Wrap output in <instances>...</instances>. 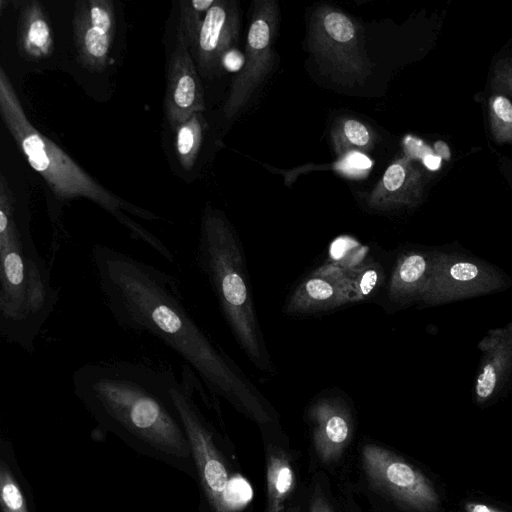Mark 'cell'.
<instances>
[{"mask_svg": "<svg viewBox=\"0 0 512 512\" xmlns=\"http://www.w3.org/2000/svg\"><path fill=\"white\" fill-rule=\"evenodd\" d=\"M0 333L33 352L37 336L52 314L58 293L49 269L26 227L17 218L15 199L0 177Z\"/></svg>", "mask_w": 512, "mask_h": 512, "instance_id": "3957f363", "label": "cell"}, {"mask_svg": "<svg viewBox=\"0 0 512 512\" xmlns=\"http://www.w3.org/2000/svg\"><path fill=\"white\" fill-rule=\"evenodd\" d=\"M492 87L495 93L512 97V59H503L495 65Z\"/></svg>", "mask_w": 512, "mask_h": 512, "instance_id": "cb8c5ba5", "label": "cell"}, {"mask_svg": "<svg viewBox=\"0 0 512 512\" xmlns=\"http://www.w3.org/2000/svg\"><path fill=\"white\" fill-rule=\"evenodd\" d=\"M511 286V277L501 268L458 244L445 245L438 247L434 271L419 305L450 304L502 292Z\"/></svg>", "mask_w": 512, "mask_h": 512, "instance_id": "52a82bcc", "label": "cell"}, {"mask_svg": "<svg viewBox=\"0 0 512 512\" xmlns=\"http://www.w3.org/2000/svg\"><path fill=\"white\" fill-rule=\"evenodd\" d=\"M331 139L335 153L344 156L351 152L371 151L376 134L370 126L359 119L343 117L335 122Z\"/></svg>", "mask_w": 512, "mask_h": 512, "instance_id": "ac0fdd59", "label": "cell"}, {"mask_svg": "<svg viewBox=\"0 0 512 512\" xmlns=\"http://www.w3.org/2000/svg\"><path fill=\"white\" fill-rule=\"evenodd\" d=\"M0 463V505L2 512H29L24 492L11 467Z\"/></svg>", "mask_w": 512, "mask_h": 512, "instance_id": "7402d4cb", "label": "cell"}, {"mask_svg": "<svg viewBox=\"0 0 512 512\" xmlns=\"http://www.w3.org/2000/svg\"><path fill=\"white\" fill-rule=\"evenodd\" d=\"M115 31V10L110 0L78 1L73 20V38L79 62L92 71L108 62Z\"/></svg>", "mask_w": 512, "mask_h": 512, "instance_id": "30bf717a", "label": "cell"}, {"mask_svg": "<svg viewBox=\"0 0 512 512\" xmlns=\"http://www.w3.org/2000/svg\"><path fill=\"white\" fill-rule=\"evenodd\" d=\"M434 152L438 155L442 160L450 159V149L445 142L438 141L434 144Z\"/></svg>", "mask_w": 512, "mask_h": 512, "instance_id": "f1b7e54d", "label": "cell"}, {"mask_svg": "<svg viewBox=\"0 0 512 512\" xmlns=\"http://www.w3.org/2000/svg\"><path fill=\"white\" fill-rule=\"evenodd\" d=\"M461 512H511L491 502L468 498L461 503Z\"/></svg>", "mask_w": 512, "mask_h": 512, "instance_id": "484cf974", "label": "cell"}, {"mask_svg": "<svg viewBox=\"0 0 512 512\" xmlns=\"http://www.w3.org/2000/svg\"><path fill=\"white\" fill-rule=\"evenodd\" d=\"M279 23V7L275 0H256L246 38L244 63L231 84L223 112L227 119L246 106L256 89L268 75L273 60V43Z\"/></svg>", "mask_w": 512, "mask_h": 512, "instance_id": "ba28073f", "label": "cell"}, {"mask_svg": "<svg viewBox=\"0 0 512 512\" xmlns=\"http://www.w3.org/2000/svg\"><path fill=\"white\" fill-rule=\"evenodd\" d=\"M0 114L30 166L42 176L58 200L86 197L112 213L136 239L147 243L154 250L161 248L160 239L126 216L122 210L147 220L157 219L158 216L108 191L56 143L37 130L27 118L3 67H0Z\"/></svg>", "mask_w": 512, "mask_h": 512, "instance_id": "277c9868", "label": "cell"}, {"mask_svg": "<svg viewBox=\"0 0 512 512\" xmlns=\"http://www.w3.org/2000/svg\"><path fill=\"white\" fill-rule=\"evenodd\" d=\"M244 63V57L235 50L228 51L222 58L221 66L228 71H235L242 68Z\"/></svg>", "mask_w": 512, "mask_h": 512, "instance_id": "83f0119b", "label": "cell"}, {"mask_svg": "<svg viewBox=\"0 0 512 512\" xmlns=\"http://www.w3.org/2000/svg\"><path fill=\"white\" fill-rule=\"evenodd\" d=\"M197 261L236 340L259 369L269 370L271 364L254 310L243 251L234 228L218 210L207 207L204 211Z\"/></svg>", "mask_w": 512, "mask_h": 512, "instance_id": "5b68a950", "label": "cell"}, {"mask_svg": "<svg viewBox=\"0 0 512 512\" xmlns=\"http://www.w3.org/2000/svg\"><path fill=\"white\" fill-rule=\"evenodd\" d=\"M204 119L201 113L193 114L175 128V150L184 170H191L201 148Z\"/></svg>", "mask_w": 512, "mask_h": 512, "instance_id": "d6986e66", "label": "cell"}, {"mask_svg": "<svg viewBox=\"0 0 512 512\" xmlns=\"http://www.w3.org/2000/svg\"><path fill=\"white\" fill-rule=\"evenodd\" d=\"M205 110L204 92L181 29L177 28L175 45L167 69L165 112L172 130L193 114Z\"/></svg>", "mask_w": 512, "mask_h": 512, "instance_id": "8fae6325", "label": "cell"}, {"mask_svg": "<svg viewBox=\"0 0 512 512\" xmlns=\"http://www.w3.org/2000/svg\"><path fill=\"white\" fill-rule=\"evenodd\" d=\"M17 45L23 57L42 60L54 50L53 33L49 17L38 1L25 2L20 8Z\"/></svg>", "mask_w": 512, "mask_h": 512, "instance_id": "e0dca14e", "label": "cell"}, {"mask_svg": "<svg viewBox=\"0 0 512 512\" xmlns=\"http://www.w3.org/2000/svg\"><path fill=\"white\" fill-rule=\"evenodd\" d=\"M307 42L323 73L347 84L363 82L370 75L362 26L342 10L318 6L309 21Z\"/></svg>", "mask_w": 512, "mask_h": 512, "instance_id": "8992f818", "label": "cell"}, {"mask_svg": "<svg viewBox=\"0 0 512 512\" xmlns=\"http://www.w3.org/2000/svg\"><path fill=\"white\" fill-rule=\"evenodd\" d=\"M172 370L129 361L88 363L72 375L75 395L105 428L170 457L190 444L171 396Z\"/></svg>", "mask_w": 512, "mask_h": 512, "instance_id": "7a4b0ae2", "label": "cell"}, {"mask_svg": "<svg viewBox=\"0 0 512 512\" xmlns=\"http://www.w3.org/2000/svg\"><path fill=\"white\" fill-rule=\"evenodd\" d=\"M215 0H181L179 2V28L192 49L197 41L203 20Z\"/></svg>", "mask_w": 512, "mask_h": 512, "instance_id": "44dd1931", "label": "cell"}, {"mask_svg": "<svg viewBox=\"0 0 512 512\" xmlns=\"http://www.w3.org/2000/svg\"><path fill=\"white\" fill-rule=\"evenodd\" d=\"M438 247L411 248L401 252L388 286L389 300L398 307L420 303L430 283Z\"/></svg>", "mask_w": 512, "mask_h": 512, "instance_id": "2e32d148", "label": "cell"}, {"mask_svg": "<svg viewBox=\"0 0 512 512\" xmlns=\"http://www.w3.org/2000/svg\"><path fill=\"white\" fill-rule=\"evenodd\" d=\"M349 271L352 283V302L364 300L380 282L381 269L375 263L350 268Z\"/></svg>", "mask_w": 512, "mask_h": 512, "instance_id": "603a6c76", "label": "cell"}, {"mask_svg": "<svg viewBox=\"0 0 512 512\" xmlns=\"http://www.w3.org/2000/svg\"><path fill=\"white\" fill-rule=\"evenodd\" d=\"M491 136L499 145H512V102L499 93H494L488 103Z\"/></svg>", "mask_w": 512, "mask_h": 512, "instance_id": "ffe728a7", "label": "cell"}, {"mask_svg": "<svg viewBox=\"0 0 512 512\" xmlns=\"http://www.w3.org/2000/svg\"><path fill=\"white\" fill-rule=\"evenodd\" d=\"M240 26L239 8L234 0H215L203 20L192 48L203 76H211L221 66L223 56L234 49Z\"/></svg>", "mask_w": 512, "mask_h": 512, "instance_id": "4fadbf2b", "label": "cell"}, {"mask_svg": "<svg viewBox=\"0 0 512 512\" xmlns=\"http://www.w3.org/2000/svg\"><path fill=\"white\" fill-rule=\"evenodd\" d=\"M480 360L473 385V401L493 405L512 388V322L490 329L478 343Z\"/></svg>", "mask_w": 512, "mask_h": 512, "instance_id": "9c48e42d", "label": "cell"}, {"mask_svg": "<svg viewBox=\"0 0 512 512\" xmlns=\"http://www.w3.org/2000/svg\"><path fill=\"white\" fill-rule=\"evenodd\" d=\"M352 302V283L348 268L328 264L307 276L288 299L285 312L310 314Z\"/></svg>", "mask_w": 512, "mask_h": 512, "instance_id": "5bb4252c", "label": "cell"}, {"mask_svg": "<svg viewBox=\"0 0 512 512\" xmlns=\"http://www.w3.org/2000/svg\"><path fill=\"white\" fill-rule=\"evenodd\" d=\"M292 473L289 467H278L273 475V486L278 496L286 494L292 485Z\"/></svg>", "mask_w": 512, "mask_h": 512, "instance_id": "4316f807", "label": "cell"}, {"mask_svg": "<svg viewBox=\"0 0 512 512\" xmlns=\"http://www.w3.org/2000/svg\"><path fill=\"white\" fill-rule=\"evenodd\" d=\"M424 195V175L408 155L396 158L368 196L369 207L392 211L417 207Z\"/></svg>", "mask_w": 512, "mask_h": 512, "instance_id": "9a60e30c", "label": "cell"}, {"mask_svg": "<svg viewBox=\"0 0 512 512\" xmlns=\"http://www.w3.org/2000/svg\"><path fill=\"white\" fill-rule=\"evenodd\" d=\"M374 472L390 492L414 512H443V499L435 483L413 465L389 454L369 456Z\"/></svg>", "mask_w": 512, "mask_h": 512, "instance_id": "7c38bea8", "label": "cell"}, {"mask_svg": "<svg viewBox=\"0 0 512 512\" xmlns=\"http://www.w3.org/2000/svg\"><path fill=\"white\" fill-rule=\"evenodd\" d=\"M92 258L105 304L120 327L159 339L232 403L254 401L248 381L190 315L172 275L107 246L95 245Z\"/></svg>", "mask_w": 512, "mask_h": 512, "instance_id": "6da1fadb", "label": "cell"}, {"mask_svg": "<svg viewBox=\"0 0 512 512\" xmlns=\"http://www.w3.org/2000/svg\"><path fill=\"white\" fill-rule=\"evenodd\" d=\"M325 434L333 443H342L346 440L349 433V426L346 419L338 413L330 414L325 422Z\"/></svg>", "mask_w": 512, "mask_h": 512, "instance_id": "d4e9b609", "label": "cell"}]
</instances>
